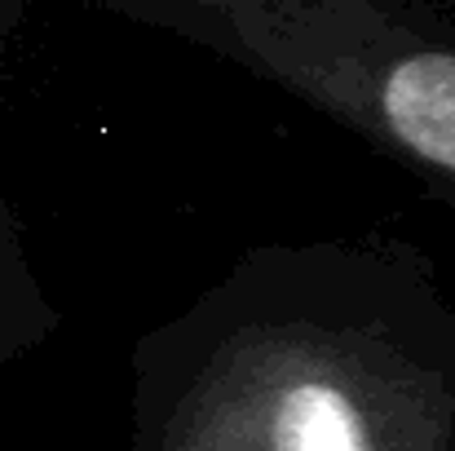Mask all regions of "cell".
I'll return each mask as SVG.
<instances>
[{"label": "cell", "mask_w": 455, "mask_h": 451, "mask_svg": "<svg viewBox=\"0 0 455 451\" xmlns=\"http://www.w3.org/2000/svg\"><path fill=\"white\" fill-rule=\"evenodd\" d=\"M129 451H455V301L407 239L248 248L133 350Z\"/></svg>", "instance_id": "obj_1"}, {"label": "cell", "mask_w": 455, "mask_h": 451, "mask_svg": "<svg viewBox=\"0 0 455 451\" xmlns=\"http://www.w3.org/2000/svg\"><path fill=\"white\" fill-rule=\"evenodd\" d=\"M49 327H53V310L27 266V253L18 244L9 208L0 204V363H9L22 350H31L36 341H44Z\"/></svg>", "instance_id": "obj_2"}]
</instances>
